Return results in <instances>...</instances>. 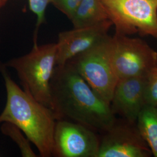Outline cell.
Instances as JSON below:
<instances>
[{
  "mask_svg": "<svg viewBox=\"0 0 157 157\" xmlns=\"http://www.w3.org/2000/svg\"><path fill=\"white\" fill-rule=\"evenodd\" d=\"M51 108L57 120L83 124L102 133L117 120L111 105L69 63L56 65L50 84Z\"/></svg>",
  "mask_w": 157,
  "mask_h": 157,
  "instance_id": "1",
  "label": "cell"
},
{
  "mask_svg": "<svg viewBox=\"0 0 157 157\" xmlns=\"http://www.w3.org/2000/svg\"><path fill=\"white\" fill-rule=\"evenodd\" d=\"M6 92V102L0 114V124H13L36 147L42 157L52 156L56 115L50 108L36 100L13 80L0 61Z\"/></svg>",
  "mask_w": 157,
  "mask_h": 157,
  "instance_id": "2",
  "label": "cell"
},
{
  "mask_svg": "<svg viewBox=\"0 0 157 157\" xmlns=\"http://www.w3.org/2000/svg\"><path fill=\"white\" fill-rule=\"evenodd\" d=\"M56 61V43L39 45L34 41L29 53L13 58L4 65L16 71L23 90L51 108V81Z\"/></svg>",
  "mask_w": 157,
  "mask_h": 157,
  "instance_id": "3",
  "label": "cell"
},
{
  "mask_svg": "<svg viewBox=\"0 0 157 157\" xmlns=\"http://www.w3.org/2000/svg\"><path fill=\"white\" fill-rule=\"evenodd\" d=\"M111 36L109 35L98 44L67 62L109 104L118 81L111 63Z\"/></svg>",
  "mask_w": 157,
  "mask_h": 157,
  "instance_id": "4",
  "label": "cell"
},
{
  "mask_svg": "<svg viewBox=\"0 0 157 157\" xmlns=\"http://www.w3.org/2000/svg\"><path fill=\"white\" fill-rule=\"evenodd\" d=\"M116 33L157 39V0H101Z\"/></svg>",
  "mask_w": 157,
  "mask_h": 157,
  "instance_id": "5",
  "label": "cell"
},
{
  "mask_svg": "<svg viewBox=\"0 0 157 157\" xmlns=\"http://www.w3.org/2000/svg\"><path fill=\"white\" fill-rule=\"evenodd\" d=\"M111 59L118 80L146 76L157 66V52L142 39L115 33L111 36Z\"/></svg>",
  "mask_w": 157,
  "mask_h": 157,
  "instance_id": "6",
  "label": "cell"
},
{
  "mask_svg": "<svg viewBox=\"0 0 157 157\" xmlns=\"http://www.w3.org/2000/svg\"><path fill=\"white\" fill-rule=\"evenodd\" d=\"M100 138L83 124L68 120H57L54 129L52 156L98 157Z\"/></svg>",
  "mask_w": 157,
  "mask_h": 157,
  "instance_id": "7",
  "label": "cell"
},
{
  "mask_svg": "<svg viewBox=\"0 0 157 157\" xmlns=\"http://www.w3.org/2000/svg\"><path fill=\"white\" fill-rule=\"evenodd\" d=\"M102 134L98 157H150L152 155L136 124L117 119Z\"/></svg>",
  "mask_w": 157,
  "mask_h": 157,
  "instance_id": "8",
  "label": "cell"
},
{
  "mask_svg": "<svg viewBox=\"0 0 157 157\" xmlns=\"http://www.w3.org/2000/svg\"><path fill=\"white\" fill-rule=\"evenodd\" d=\"M112 26L109 20L93 26L60 32L56 44V65H62L74 56L89 50L107 37Z\"/></svg>",
  "mask_w": 157,
  "mask_h": 157,
  "instance_id": "9",
  "label": "cell"
},
{
  "mask_svg": "<svg viewBox=\"0 0 157 157\" xmlns=\"http://www.w3.org/2000/svg\"><path fill=\"white\" fill-rule=\"evenodd\" d=\"M146 76L118 80L112 96L111 107L113 113L136 124L145 102Z\"/></svg>",
  "mask_w": 157,
  "mask_h": 157,
  "instance_id": "10",
  "label": "cell"
},
{
  "mask_svg": "<svg viewBox=\"0 0 157 157\" xmlns=\"http://www.w3.org/2000/svg\"><path fill=\"white\" fill-rule=\"evenodd\" d=\"M109 20L101 0H82L70 20L74 28L93 26Z\"/></svg>",
  "mask_w": 157,
  "mask_h": 157,
  "instance_id": "11",
  "label": "cell"
},
{
  "mask_svg": "<svg viewBox=\"0 0 157 157\" xmlns=\"http://www.w3.org/2000/svg\"><path fill=\"white\" fill-rule=\"evenodd\" d=\"M136 124L149 147L152 155L157 157V107L146 105L140 113Z\"/></svg>",
  "mask_w": 157,
  "mask_h": 157,
  "instance_id": "12",
  "label": "cell"
},
{
  "mask_svg": "<svg viewBox=\"0 0 157 157\" xmlns=\"http://www.w3.org/2000/svg\"><path fill=\"white\" fill-rule=\"evenodd\" d=\"M1 130L4 135L10 137L17 144L22 157H37L30 146V141L22 131L15 125L9 122H4L2 123Z\"/></svg>",
  "mask_w": 157,
  "mask_h": 157,
  "instance_id": "13",
  "label": "cell"
},
{
  "mask_svg": "<svg viewBox=\"0 0 157 157\" xmlns=\"http://www.w3.org/2000/svg\"><path fill=\"white\" fill-rule=\"evenodd\" d=\"M9 0H1V6L3 7ZM29 8L37 17L36 29L34 33L33 41H37V36L41 25L45 20V11L50 0H28Z\"/></svg>",
  "mask_w": 157,
  "mask_h": 157,
  "instance_id": "14",
  "label": "cell"
},
{
  "mask_svg": "<svg viewBox=\"0 0 157 157\" xmlns=\"http://www.w3.org/2000/svg\"><path fill=\"white\" fill-rule=\"evenodd\" d=\"M145 102L147 105L157 107V66L146 76Z\"/></svg>",
  "mask_w": 157,
  "mask_h": 157,
  "instance_id": "15",
  "label": "cell"
},
{
  "mask_svg": "<svg viewBox=\"0 0 157 157\" xmlns=\"http://www.w3.org/2000/svg\"><path fill=\"white\" fill-rule=\"evenodd\" d=\"M82 1V0H50V3L52 4L71 20Z\"/></svg>",
  "mask_w": 157,
  "mask_h": 157,
  "instance_id": "16",
  "label": "cell"
},
{
  "mask_svg": "<svg viewBox=\"0 0 157 157\" xmlns=\"http://www.w3.org/2000/svg\"><path fill=\"white\" fill-rule=\"evenodd\" d=\"M2 8V6H1V0H0V11H1V9Z\"/></svg>",
  "mask_w": 157,
  "mask_h": 157,
  "instance_id": "17",
  "label": "cell"
}]
</instances>
